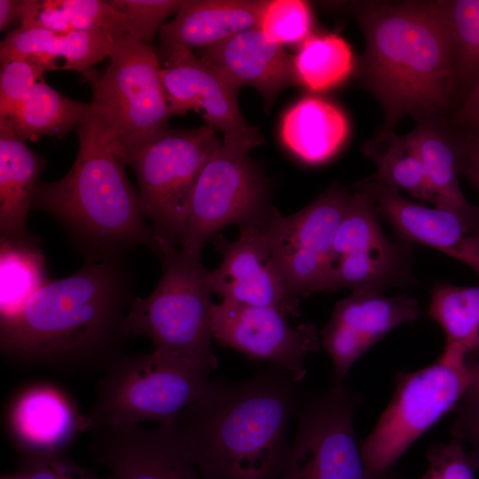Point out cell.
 I'll return each mask as SVG.
<instances>
[{
	"label": "cell",
	"mask_w": 479,
	"mask_h": 479,
	"mask_svg": "<svg viewBox=\"0 0 479 479\" xmlns=\"http://www.w3.org/2000/svg\"><path fill=\"white\" fill-rule=\"evenodd\" d=\"M125 258L83 262L51 280L14 317L0 322L2 355L16 365L65 373L106 372L122 355L137 297Z\"/></svg>",
	"instance_id": "6da1fadb"
},
{
	"label": "cell",
	"mask_w": 479,
	"mask_h": 479,
	"mask_svg": "<svg viewBox=\"0 0 479 479\" xmlns=\"http://www.w3.org/2000/svg\"><path fill=\"white\" fill-rule=\"evenodd\" d=\"M298 383L275 366L241 382L208 380L175 420L202 479H278Z\"/></svg>",
	"instance_id": "7a4b0ae2"
},
{
	"label": "cell",
	"mask_w": 479,
	"mask_h": 479,
	"mask_svg": "<svg viewBox=\"0 0 479 479\" xmlns=\"http://www.w3.org/2000/svg\"><path fill=\"white\" fill-rule=\"evenodd\" d=\"M365 39L359 77L381 103L384 129L405 114L436 117L456 88L450 31L436 1L354 2Z\"/></svg>",
	"instance_id": "3957f363"
},
{
	"label": "cell",
	"mask_w": 479,
	"mask_h": 479,
	"mask_svg": "<svg viewBox=\"0 0 479 479\" xmlns=\"http://www.w3.org/2000/svg\"><path fill=\"white\" fill-rule=\"evenodd\" d=\"M76 133L70 170L58 181L40 183L32 208L59 224L84 262L122 258L139 247L156 254L154 233L126 174L124 146L93 109Z\"/></svg>",
	"instance_id": "277c9868"
},
{
	"label": "cell",
	"mask_w": 479,
	"mask_h": 479,
	"mask_svg": "<svg viewBox=\"0 0 479 479\" xmlns=\"http://www.w3.org/2000/svg\"><path fill=\"white\" fill-rule=\"evenodd\" d=\"M156 255L161 279L148 296L134 299L126 318L127 334L147 337L156 353L209 375L217 366L211 346L209 271L200 254L162 247Z\"/></svg>",
	"instance_id": "5b68a950"
},
{
	"label": "cell",
	"mask_w": 479,
	"mask_h": 479,
	"mask_svg": "<svg viewBox=\"0 0 479 479\" xmlns=\"http://www.w3.org/2000/svg\"><path fill=\"white\" fill-rule=\"evenodd\" d=\"M216 133L206 123L188 130L166 129L124 147L137 178L140 208L152 224L158 251L179 247L199 175L221 144Z\"/></svg>",
	"instance_id": "8992f818"
},
{
	"label": "cell",
	"mask_w": 479,
	"mask_h": 479,
	"mask_svg": "<svg viewBox=\"0 0 479 479\" xmlns=\"http://www.w3.org/2000/svg\"><path fill=\"white\" fill-rule=\"evenodd\" d=\"M468 356L456 345H444L433 364L402 373L393 397L361 446L371 479H391L406 450L440 419L454 411L468 382Z\"/></svg>",
	"instance_id": "52a82bcc"
},
{
	"label": "cell",
	"mask_w": 479,
	"mask_h": 479,
	"mask_svg": "<svg viewBox=\"0 0 479 479\" xmlns=\"http://www.w3.org/2000/svg\"><path fill=\"white\" fill-rule=\"evenodd\" d=\"M208 380L205 373L153 350L122 355L100 380L84 429L173 422L201 396Z\"/></svg>",
	"instance_id": "ba28073f"
},
{
	"label": "cell",
	"mask_w": 479,
	"mask_h": 479,
	"mask_svg": "<svg viewBox=\"0 0 479 479\" xmlns=\"http://www.w3.org/2000/svg\"><path fill=\"white\" fill-rule=\"evenodd\" d=\"M103 71L90 68L82 81L92 91V109L124 147L168 129L175 115L166 98L158 52L124 35L115 40Z\"/></svg>",
	"instance_id": "9c48e42d"
},
{
	"label": "cell",
	"mask_w": 479,
	"mask_h": 479,
	"mask_svg": "<svg viewBox=\"0 0 479 479\" xmlns=\"http://www.w3.org/2000/svg\"><path fill=\"white\" fill-rule=\"evenodd\" d=\"M248 151L223 142L212 152L192 193L180 249L200 254L223 228L258 222L273 209L267 181Z\"/></svg>",
	"instance_id": "30bf717a"
},
{
	"label": "cell",
	"mask_w": 479,
	"mask_h": 479,
	"mask_svg": "<svg viewBox=\"0 0 479 479\" xmlns=\"http://www.w3.org/2000/svg\"><path fill=\"white\" fill-rule=\"evenodd\" d=\"M362 397L335 383L300 406L294 440L278 479H371L354 428Z\"/></svg>",
	"instance_id": "8fae6325"
},
{
	"label": "cell",
	"mask_w": 479,
	"mask_h": 479,
	"mask_svg": "<svg viewBox=\"0 0 479 479\" xmlns=\"http://www.w3.org/2000/svg\"><path fill=\"white\" fill-rule=\"evenodd\" d=\"M373 198L355 186L337 228L326 276V291L382 293L415 281L409 243L387 237Z\"/></svg>",
	"instance_id": "7c38bea8"
},
{
	"label": "cell",
	"mask_w": 479,
	"mask_h": 479,
	"mask_svg": "<svg viewBox=\"0 0 479 479\" xmlns=\"http://www.w3.org/2000/svg\"><path fill=\"white\" fill-rule=\"evenodd\" d=\"M350 196L346 188L335 185L291 216L273 208L265 217L273 255L297 298L326 291L335 233Z\"/></svg>",
	"instance_id": "4fadbf2b"
},
{
	"label": "cell",
	"mask_w": 479,
	"mask_h": 479,
	"mask_svg": "<svg viewBox=\"0 0 479 479\" xmlns=\"http://www.w3.org/2000/svg\"><path fill=\"white\" fill-rule=\"evenodd\" d=\"M287 319L271 307L222 300L212 307L213 337L251 359L271 363L300 382L306 375L305 359L319 349L320 341L314 325L292 326Z\"/></svg>",
	"instance_id": "5bb4252c"
},
{
	"label": "cell",
	"mask_w": 479,
	"mask_h": 479,
	"mask_svg": "<svg viewBox=\"0 0 479 479\" xmlns=\"http://www.w3.org/2000/svg\"><path fill=\"white\" fill-rule=\"evenodd\" d=\"M160 62L164 93L174 114L202 111L206 124L221 132L226 144L250 150L264 142L240 113L239 89L194 51L176 52Z\"/></svg>",
	"instance_id": "9a60e30c"
},
{
	"label": "cell",
	"mask_w": 479,
	"mask_h": 479,
	"mask_svg": "<svg viewBox=\"0 0 479 479\" xmlns=\"http://www.w3.org/2000/svg\"><path fill=\"white\" fill-rule=\"evenodd\" d=\"M265 217L240 226V235L232 243L223 241L222 261L209 271L210 287L222 300L271 307L287 318H296L299 298L289 289L273 255L264 230Z\"/></svg>",
	"instance_id": "2e32d148"
},
{
	"label": "cell",
	"mask_w": 479,
	"mask_h": 479,
	"mask_svg": "<svg viewBox=\"0 0 479 479\" xmlns=\"http://www.w3.org/2000/svg\"><path fill=\"white\" fill-rule=\"evenodd\" d=\"M90 452L114 479H202L175 421L95 430Z\"/></svg>",
	"instance_id": "e0dca14e"
},
{
	"label": "cell",
	"mask_w": 479,
	"mask_h": 479,
	"mask_svg": "<svg viewBox=\"0 0 479 479\" xmlns=\"http://www.w3.org/2000/svg\"><path fill=\"white\" fill-rule=\"evenodd\" d=\"M419 316L418 301L408 294L386 296L358 290L337 302L321 333L335 383H342L357 359L388 333Z\"/></svg>",
	"instance_id": "ac0fdd59"
},
{
	"label": "cell",
	"mask_w": 479,
	"mask_h": 479,
	"mask_svg": "<svg viewBox=\"0 0 479 479\" xmlns=\"http://www.w3.org/2000/svg\"><path fill=\"white\" fill-rule=\"evenodd\" d=\"M355 186L373 198L379 213L390 223L401 240L433 247L466 264L479 276V232L460 216L412 201L399 191L369 178Z\"/></svg>",
	"instance_id": "d6986e66"
},
{
	"label": "cell",
	"mask_w": 479,
	"mask_h": 479,
	"mask_svg": "<svg viewBox=\"0 0 479 479\" xmlns=\"http://www.w3.org/2000/svg\"><path fill=\"white\" fill-rule=\"evenodd\" d=\"M196 55L237 89L248 85L263 96L265 107L294 81L293 57L258 27L199 49Z\"/></svg>",
	"instance_id": "ffe728a7"
},
{
	"label": "cell",
	"mask_w": 479,
	"mask_h": 479,
	"mask_svg": "<svg viewBox=\"0 0 479 479\" xmlns=\"http://www.w3.org/2000/svg\"><path fill=\"white\" fill-rule=\"evenodd\" d=\"M18 452H65L84 429V415L70 397L52 384L35 383L13 398L8 414Z\"/></svg>",
	"instance_id": "44dd1931"
},
{
	"label": "cell",
	"mask_w": 479,
	"mask_h": 479,
	"mask_svg": "<svg viewBox=\"0 0 479 479\" xmlns=\"http://www.w3.org/2000/svg\"><path fill=\"white\" fill-rule=\"evenodd\" d=\"M265 1L186 0L159 32V59L202 49L258 27Z\"/></svg>",
	"instance_id": "7402d4cb"
},
{
	"label": "cell",
	"mask_w": 479,
	"mask_h": 479,
	"mask_svg": "<svg viewBox=\"0 0 479 479\" xmlns=\"http://www.w3.org/2000/svg\"><path fill=\"white\" fill-rule=\"evenodd\" d=\"M440 116L417 119L405 135L419 154L433 192L434 205L455 212L479 232V209L465 198L459 183L461 133Z\"/></svg>",
	"instance_id": "603a6c76"
},
{
	"label": "cell",
	"mask_w": 479,
	"mask_h": 479,
	"mask_svg": "<svg viewBox=\"0 0 479 479\" xmlns=\"http://www.w3.org/2000/svg\"><path fill=\"white\" fill-rule=\"evenodd\" d=\"M116 38L102 31L71 30L65 33L40 27H17L0 43L1 64L13 59H28L47 71L58 69L57 60L64 61L62 69L82 74L108 58Z\"/></svg>",
	"instance_id": "cb8c5ba5"
},
{
	"label": "cell",
	"mask_w": 479,
	"mask_h": 479,
	"mask_svg": "<svg viewBox=\"0 0 479 479\" xmlns=\"http://www.w3.org/2000/svg\"><path fill=\"white\" fill-rule=\"evenodd\" d=\"M45 167V159L19 137L12 122L0 119V235L31 234L27 216Z\"/></svg>",
	"instance_id": "d4e9b609"
},
{
	"label": "cell",
	"mask_w": 479,
	"mask_h": 479,
	"mask_svg": "<svg viewBox=\"0 0 479 479\" xmlns=\"http://www.w3.org/2000/svg\"><path fill=\"white\" fill-rule=\"evenodd\" d=\"M349 122L333 103L305 97L284 114L280 137L287 149L302 161L320 164L334 157L345 143Z\"/></svg>",
	"instance_id": "484cf974"
},
{
	"label": "cell",
	"mask_w": 479,
	"mask_h": 479,
	"mask_svg": "<svg viewBox=\"0 0 479 479\" xmlns=\"http://www.w3.org/2000/svg\"><path fill=\"white\" fill-rule=\"evenodd\" d=\"M50 281L38 237L0 235V322L18 314Z\"/></svg>",
	"instance_id": "4316f807"
},
{
	"label": "cell",
	"mask_w": 479,
	"mask_h": 479,
	"mask_svg": "<svg viewBox=\"0 0 479 479\" xmlns=\"http://www.w3.org/2000/svg\"><path fill=\"white\" fill-rule=\"evenodd\" d=\"M92 113L91 103L67 98L43 80L36 82L8 120L20 139L61 138Z\"/></svg>",
	"instance_id": "83f0119b"
},
{
	"label": "cell",
	"mask_w": 479,
	"mask_h": 479,
	"mask_svg": "<svg viewBox=\"0 0 479 479\" xmlns=\"http://www.w3.org/2000/svg\"><path fill=\"white\" fill-rule=\"evenodd\" d=\"M363 152L377 166L375 175L369 179L434 204L422 161L405 135L381 131L377 138L364 145Z\"/></svg>",
	"instance_id": "f1b7e54d"
},
{
	"label": "cell",
	"mask_w": 479,
	"mask_h": 479,
	"mask_svg": "<svg viewBox=\"0 0 479 479\" xmlns=\"http://www.w3.org/2000/svg\"><path fill=\"white\" fill-rule=\"evenodd\" d=\"M355 57L348 42L337 34H311L293 57L294 81L310 91L330 90L353 73Z\"/></svg>",
	"instance_id": "f546056e"
},
{
	"label": "cell",
	"mask_w": 479,
	"mask_h": 479,
	"mask_svg": "<svg viewBox=\"0 0 479 479\" xmlns=\"http://www.w3.org/2000/svg\"><path fill=\"white\" fill-rule=\"evenodd\" d=\"M428 314L443 329L445 345L460 347L468 358L479 355V286L437 284Z\"/></svg>",
	"instance_id": "4dcf8cb0"
},
{
	"label": "cell",
	"mask_w": 479,
	"mask_h": 479,
	"mask_svg": "<svg viewBox=\"0 0 479 479\" xmlns=\"http://www.w3.org/2000/svg\"><path fill=\"white\" fill-rule=\"evenodd\" d=\"M436 2L453 45L456 85L469 90L479 79V0Z\"/></svg>",
	"instance_id": "1f68e13d"
},
{
	"label": "cell",
	"mask_w": 479,
	"mask_h": 479,
	"mask_svg": "<svg viewBox=\"0 0 479 479\" xmlns=\"http://www.w3.org/2000/svg\"><path fill=\"white\" fill-rule=\"evenodd\" d=\"M310 5L302 0H268L262 9L258 28L280 44H301L311 35Z\"/></svg>",
	"instance_id": "d6a6232c"
},
{
	"label": "cell",
	"mask_w": 479,
	"mask_h": 479,
	"mask_svg": "<svg viewBox=\"0 0 479 479\" xmlns=\"http://www.w3.org/2000/svg\"><path fill=\"white\" fill-rule=\"evenodd\" d=\"M70 30L102 31L116 39L127 35L125 18L112 0H54Z\"/></svg>",
	"instance_id": "836d02e7"
},
{
	"label": "cell",
	"mask_w": 479,
	"mask_h": 479,
	"mask_svg": "<svg viewBox=\"0 0 479 479\" xmlns=\"http://www.w3.org/2000/svg\"><path fill=\"white\" fill-rule=\"evenodd\" d=\"M125 18L127 35L149 44L164 25V20L176 13L180 0H112Z\"/></svg>",
	"instance_id": "e575fe53"
},
{
	"label": "cell",
	"mask_w": 479,
	"mask_h": 479,
	"mask_svg": "<svg viewBox=\"0 0 479 479\" xmlns=\"http://www.w3.org/2000/svg\"><path fill=\"white\" fill-rule=\"evenodd\" d=\"M18 452L20 479H114L82 467L65 452Z\"/></svg>",
	"instance_id": "d590c367"
},
{
	"label": "cell",
	"mask_w": 479,
	"mask_h": 479,
	"mask_svg": "<svg viewBox=\"0 0 479 479\" xmlns=\"http://www.w3.org/2000/svg\"><path fill=\"white\" fill-rule=\"evenodd\" d=\"M47 71L28 59H13L1 64L0 119H8L31 88Z\"/></svg>",
	"instance_id": "8d00e7d4"
},
{
	"label": "cell",
	"mask_w": 479,
	"mask_h": 479,
	"mask_svg": "<svg viewBox=\"0 0 479 479\" xmlns=\"http://www.w3.org/2000/svg\"><path fill=\"white\" fill-rule=\"evenodd\" d=\"M451 433L470 449L467 452L475 471L479 470V402L462 403L454 409Z\"/></svg>",
	"instance_id": "74e56055"
},
{
	"label": "cell",
	"mask_w": 479,
	"mask_h": 479,
	"mask_svg": "<svg viewBox=\"0 0 479 479\" xmlns=\"http://www.w3.org/2000/svg\"><path fill=\"white\" fill-rule=\"evenodd\" d=\"M459 166L460 174L479 194V133L461 132Z\"/></svg>",
	"instance_id": "f35d334b"
},
{
	"label": "cell",
	"mask_w": 479,
	"mask_h": 479,
	"mask_svg": "<svg viewBox=\"0 0 479 479\" xmlns=\"http://www.w3.org/2000/svg\"><path fill=\"white\" fill-rule=\"evenodd\" d=\"M454 123L463 130L462 133H479V79L468 90L454 118Z\"/></svg>",
	"instance_id": "ab89813d"
},
{
	"label": "cell",
	"mask_w": 479,
	"mask_h": 479,
	"mask_svg": "<svg viewBox=\"0 0 479 479\" xmlns=\"http://www.w3.org/2000/svg\"><path fill=\"white\" fill-rule=\"evenodd\" d=\"M25 0H0V30L20 27L22 22Z\"/></svg>",
	"instance_id": "60d3db41"
},
{
	"label": "cell",
	"mask_w": 479,
	"mask_h": 479,
	"mask_svg": "<svg viewBox=\"0 0 479 479\" xmlns=\"http://www.w3.org/2000/svg\"><path fill=\"white\" fill-rule=\"evenodd\" d=\"M468 382L462 397V403L479 402V361L467 359Z\"/></svg>",
	"instance_id": "b9f144b4"
},
{
	"label": "cell",
	"mask_w": 479,
	"mask_h": 479,
	"mask_svg": "<svg viewBox=\"0 0 479 479\" xmlns=\"http://www.w3.org/2000/svg\"><path fill=\"white\" fill-rule=\"evenodd\" d=\"M12 479H20L19 477H16V478H12Z\"/></svg>",
	"instance_id": "7bdbcfd3"
}]
</instances>
